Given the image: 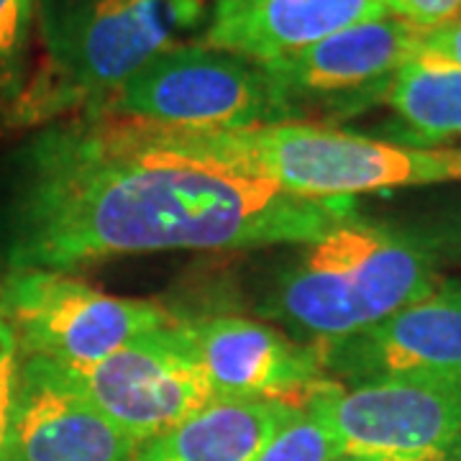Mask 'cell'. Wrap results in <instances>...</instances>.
Instances as JSON below:
<instances>
[{
  "instance_id": "cell-6",
  "label": "cell",
  "mask_w": 461,
  "mask_h": 461,
  "mask_svg": "<svg viewBox=\"0 0 461 461\" xmlns=\"http://www.w3.org/2000/svg\"><path fill=\"white\" fill-rule=\"evenodd\" d=\"M0 313L23 359L85 369L180 318L157 300L115 297L69 272L8 269L0 275Z\"/></svg>"
},
{
  "instance_id": "cell-16",
  "label": "cell",
  "mask_w": 461,
  "mask_h": 461,
  "mask_svg": "<svg viewBox=\"0 0 461 461\" xmlns=\"http://www.w3.org/2000/svg\"><path fill=\"white\" fill-rule=\"evenodd\" d=\"M339 456L341 444L329 420L311 405H300L254 461H333Z\"/></svg>"
},
{
  "instance_id": "cell-19",
  "label": "cell",
  "mask_w": 461,
  "mask_h": 461,
  "mask_svg": "<svg viewBox=\"0 0 461 461\" xmlns=\"http://www.w3.org/2000/svg\"><path fill=\"white\" fill-rule=\"evenodd\" d=\"M387 14L423 33L461 21V0H382Z\"/></svg>"
},
{
  "instance_id": "cell-4",
  "label": "cell",
  "mask_w": 461,
  "mask_h": 461,
  "mask_svg": "<svg viewBox=\"0 0 461 461\" xmlns=\"http://www.w3.org/2000/svg\"><path fill=\"white\" fill-rule=\"evenodd\" d=\"M205 136L226 159L300 198H354L390 187L461 180V149L405 147L321 123Z\"/></svg>"
},
{
  "instance_id": "cell-3",
  "label": "cell",
  "mask_w": 461,
  "mask_h": 461,
  "mask_svg": "<svg viewBox=\"0 0 461 461\" xmlns=\"http://www.w3.org/2000/svg\"><path fill=\"white\" fill-rule=\"evenodd\" d=\"M438 287L436 257L420 239L359 215L305 251L277 282L264 313L318 344L372 329Z\"/></svg>"
},
{
  "instance_id": "cell-15",
  "label": "cell",
  "mask_w": 461,
  "mask_h": 461,
  "mask_svg": "<svg viewBox=\"0 0 461 461\" xmlns=\"http://www.w3.org/2000/svg\"><path fill=\"white\" fill-rule=\"evenodd\" d=\"M384 100L418 139H461L459 65L420 51L397 72Z\"/></svg>"
},
{
  "instance_id": "cell-9",
  "label": "cell",
  "mask_w": 461,
  "mask_h": 461,
  "mask_svg": "<svg viewBox=\"0 0 461 461\" xmlns=\"http://www.w3.org/2000/svg\"><path fill=\"white\" fill-rule=\"evenodd\" d=\"M95 408L141 446L215 397L182 336V321L147 333L85 369H65Z\"/></svg>"
},
{
  "instance_id": "cell-7",
  "label": "cell",
  "mask_w": 461,
  "mask_h": 461,
  "mask_svg": "<svg viewBox=\"0 0 461 461\" xmlns=\"http://www.w3.org/2000/svg\"><path fill=\"white\" fill-rule=\"evenodd\" d=\"M303 405L329 420L346 456L364 461L461 456V382L382 379L344 387L326 379Z\"/></svg>"
},
{
  "instance_id": "cell-13",
  "label": "cell",
  "mask_w": 461,
  "mask_h": 461,
  "mask_svg": "<svg viewBox=\"0 0 461 461\" xmlns=\"http://www.w3.org/2000/svg\"><path fill=\"white\" fill-rule=\"evenodd\" d=\"M384 16L382 0H213L198 44L269 65Z\"/></svg>"
},
{
  "instance_id": "cell-2",
  "label": "cell",
  "mask_w": 461,
  "mask_h": 461,
  "mask_svg": "<svg viewBox=\"0 0 461 461\" xmlns=\"http://www.w3.org/2000/svg\"><path fill=\"white\" fill-rule=\"evenodd\" d=\"M208 18V0H41L47 54L18 95V121L95 113L154 57L205 32Z\"/></svg>"
},
{
  "instance_id": "cell-11",
  "label": "cell",
  "mask_w": 461,
  "mask_h": 461,
  "mask_svg": "<svg viewBox=\"0 0 461 461\" xmlns=\"http://www.w3.org/2000/svg\"><path fill=\"white\" fill-rule=\"evenodd\" d=\"M182 336L215 400H277L300 408L329 379L315 348L251 318L182 321Z\"/></svg>"
},
{
  "instance_id": "cell-17",
  "label": "cell",
  "mask_w": 461,
  "mask_h": 461,
  "mask_svg": "<svg viewBox=\"0 0 461 461\" xmlns=\"http://www.w3.org/2000/svg\"><path fill=\"white\" fill-rule=\"evenodd\" d=\"M36 0H0V93H14L32 41Z\"/></svg>"
},
{
  "instance_id": "cell-20",
  "label": "cell",
  "mask_w": 461,
  "mask_h": 461,
  "mask_svg": "<svg viewBox=\"0 0 461 461\" xmlns=\"http://www.w3.org/2000/svg\"><path fill=\"white\" fill-rule=\"evenodd\" d=\"M423 51L430 57H438V59L461 67V21L426 33L423 36Z\"/></svg>"
},
{
  "instance_id": "cell-1",
  "label": "cell",
  "mask_w": 461,
  "mask_h": 461,
  "mask_svg": "<svg viewBox=\"0 0 461 461\" xmlns=\"http://www.w3.org/2000/svg\"><path fill=\"white\" fill-rule=\"evenodd\" d=\"M354 198H300L200 131L83 113L33 139L11 203L8 269L69 272L157 254L313 244Z\"/></svg>"
},
{
  "instance_id": "cell-12",
  "label": "cell",
  "mask_w": 461,
  "mask_h": 461,
  "mask_svg": "<svg viewBox=\"0 0 461 461\" xmlns=\"http://www.w3.org/2000/svg\"><path fill=\"white\" fill-rule=\"evenodd\" d=\"M136 448L62 366L21 362L11 461H131Z\"/></svg>"
},
{
  "instance_id": "cell-21",
  "label": "cell",
  "mask_w": 461,
  "mask_h": 461,
  "mask_svg": "<svg viewBox=\"0 0 461 461\" xmlns=\"http://www.w3.org/2000/svg\"><path fill=\"white\" fill-rule=\"evenodd\" d=\"M333 461H364V459H357V456H346V454H341L339 459H333Z\"/></svg>"
},
{
  "instance_id": "cell-14",
  "label": "cell",
  "mask_w": 461,
  "mask_h": 461,
  "mask_svg": "<svg viewBox=\"0 0 461 461\" xmlns=\"http://www.w3.org/2000/svg\"><path fill=\"white\" fill-rule=\"evenodd\" d=\"M293 411L277 400H213L139 446L131 461H254Z\"/></svg>"
},
{
  "instance_id": "cell-10",
  "label": "cell",
  "mask_w": 461,
  "mask_h": 461,
  "mask_svg": "<svg viewBox=\"0 0 461 461\" xmlns=\"http://www.w3.org/2000/svg\"><path fill=\"white\" fill-rule=\"evenodd\" d=\"M336 382L446 379L461 382V282H446L390 318L341 341L315 344Z\"/></svg>"
},
{
  "instance_id": "cell-18",
  "label": "cell",
  "mask_w": 461,
  "mask_h": 461,
  "mask_svg": "<svg viewBox=\"0 0 461 461\" xmlns=\"http://www.w3.org/2000/svg\"><path fill=\"white\" fill-rule=\"evenodd\" d=\"M21 348L16 333L0 313V461H11V436L21 382Z\"/></svg>"
},
{
  "instance_id": "cell-5",
  "label": "cell",
  "mask_w": 461,
  "mask_h": 461,
  "mask_svg": "<svg viewBox=\"0 0 461 461\" xmlns=\"http://www.w3.org/2000/svg\"><path fill=\"white\" fill-rule=\"evenodd\" d=\"M100 111L200 133H239L295 123L262 65L203 44H180L162 51L121 85Z\"/></svg>"
},
{
  "instance_id": "cell-8",
  "label": "cell",
  "mask_w": 461,
  "mask_h": 461,
  "mask_svg": "<svg viewBox=\"0 0 461 461\" xmlns=\"http://www.w3.org/2000/svg\"><path fill=\"white\" fill-rule=\"evenodd\" d=\"M423 36L400 18H375L262 67L295 123L344 118L387 98L397 72L423 51Z\"/></svg>"
}]
</instances>
